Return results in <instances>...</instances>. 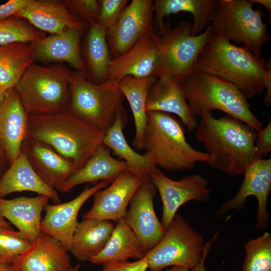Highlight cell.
Wrapping results in <instances>:
<instances>
[{
    "mask_svg": "<svg viewBox=\"0 0 271 271\" xmlns=\"http://www.w3.org/2000/svg\"><path fill=\"white\" fill-rule=\"evenodd\" d=\"M196 70L218 76L234 85L250 99L265 90L263 102L271 104V63L244 46L212 33L197 61Z\"/></svg>",
    "mask_w": 271,
    "mask_h": 271,
    "instance_id": "6da1fadb",
    "label": "cell"
},
{
    "mask_svg": "<svg viewBox=\"0 0 271 271\" xmlns=\"http://www.w3.org/2000/svg\"><path fill=\"white\" fill-rule=\"evenodd\" d=\"M195 129L196 138L209 157L207 163L230 177L243 175L260 159L255 147L256 130L237 119L227 115L216 118L207 113Z\"/></svg>",
    "mask_w": 271,
    "mask_h": 271,
    "instance_id": "7a4b0ae2",
    "label": "cell"
},
{
    "mask_svg": "<svg viewBox=\"0 0 271 271\" xmlns=\"http://www.w3.org/2000/svg\"><path fill=\"white\" fill-rule=\"evenodd\" d=\"M105 132L68 107L49 113L29 114L27 138L49 145L77 169L102 144Z\"/></svg>",
    "mask_w": 271,
    "mask_h": 271,
    "instance_id": "3957f363",
    "label": "cell"
},
{
    "mask_svg": "<svg viewBox=\"0 0 271 271\" xmlns=\"http://www.w3.org/2000/svg\"><path fill=\"white\" fill-rule=\"evenodd\" d=\"M143 150L157 167L170 172L189 170L198 163L207 162L205 153L194 149L187 141L182 124L170 113L148 111Z\"/></svg>",
    "mask_w": 271,
    "mask_h": 271,
    "instance_id": "277c9868",
    "label": "cell"
},
{
    "mask_svg": "<svg viewBox=\"0 0 271 271\" xmlns=\"http://www.w3.org/2000/svg\"><path fill=\"white\" fill-rule=\"evenodd\" d=\"M183 83L187 103L195 117L219 110L242 121L257 132L262 128V122L252 112L247 99L230 82L195 70Z\"/></svg>",
    "mask_w": 271,
    "mask_h": 271,
    "instance_id": "5b68a950",
    "label": "cell"
},
{
    "mask_svg": "<svg viewBox=\"0 0 271 271\" xmlns=\"http://www.w3.org/2000/svg\"><path fill=\"white\" fill-rule=\"evenodd\" d=\"M192 24L180 21L172 28L169 22L154 32L158 50V63L155 74L158 78L170 75L183 82L196 70L199 57L211 35L208 26L201 34L191 35Z\"/></svg>",
    "mask_w": 271,
    "mask_h": 271,
    "instance_id": "8992f818",
    "label": "cell"
},
{
    "mask_svg": "<svg viewBox=\"0 0 271 271\" xmlns=\"http://www.w3.org/2000/svg\"><path fill=\"white\" fill-rule=\"evenodd\" d=\"M72 72L61 64L31 65L15 87L28 113H49L68 107Z\"/></svg>",
    "mask_w": 271,
    "mask_h": 271,
    "instance_id": "52a82bcc",
    "label": "cell"
},
{
    "mask_svg": "<svg viewBox=\"0 0 271 271\" xmlns=\"http://www.w3.org/2000/svg\"><path fill=\"white\" fill-rule=\"evenodd\" d=\"M250 0H219L209 21L212 34L243 44L256 55L270 40L260 9L254 10Z\"/></svg>",
    "mask_w": 271,
    "mask_h": 271,
    "instance_id": "ba28073f",
    "label": "cell"
},
{
    "mask_svg": "<svg viewBox=\"0 0 271 271\" xmlns=\"http://www.w3.org/2000/svg\"><path fill=\"white\" fill-rule=\"evenodd\" d=\"M70 86L68 108L86 121L105 132L115 121L125 98L118 83L108 79L100 84H94L74 71Z\"/></svg>",
    "mask_w": 271,
    "mask_h": 271,
    "instance_id": "9c48e42d",
    "label": "cell"
},
{
    "mask_svg": "<svg viewBox=\"0 0 271 271\" xmlns=\"http://www.w3.org/2000/svg\"><path fill=\"white\" fill-rule=\"evenodd\" d=\"M204 244L201 235L176 214L162 239L144 257L149 271L177 266L190 270L201 261Z\"/></svg>",
    "mask_w": 271,
    "mask_h": 271,
    "instance_id": "30bf717a",
    "label": "cell"
},
{
    "mask_svg": "<svg viewBox=\"0 0 271 271\" xmlns=\"http://www.w3.org/2000/svg\"><path fill=\"white\" fill-rule=\"evenodd\" d=\"M153 1L132 0L116 22L106 31L110 55L117 57L154 29Z\"/></svg>",
    "mask_w": 271,
    "mask_h": 271,
    "instance_id": "8fae6325",
    "label": "cell"
},
{
    "mask_svg": "<svg viewBox=\"0 0 271 271\" xmlns=\"http://www.w3.org/2000/svg\"><path fill=\"white\" fill-rule=\"evenodd\" d=\"M149 178L159 192L163 204L161 223L166 230L180 207L187 202H207L211 190L208 180L198 174L174 180L158 168Z\"/></svg>",
    "mask_w": 271,
    "mask_h": 271,
    "instance_id": "7c38bea8",
    "label": "cell"
},
{
    "mask_svg": "<svg viewBox=\"0 0 271 271\" xmlns=\"http://www.w3.org/2000/svg\"><path fill=\"white\" fill-rule=\"evenodd\" d=\"M243 175V181L237 193L222 205L217 216L221 217L231 210H241L247 198L253 196L258 202L256 227L264 229L269 219L267 204L271 189V159L256 160L248 166Z\"/></svg>",
    "mask_w": 271,
    "mask_h": 271,
    "instance_id": "4fadbf2b",
    "label": "cell"
},
{
    "mask_svg": "<svg viewBox=\"0 0 271 271\" xmlns=\"http://www.w3.org/2000/svg\"><path fill=\"white\" fill-rule=\"evenodd\" d=\"M157 192L150 179H146L131 199L124 217L146 253L160 241L166 230L154 209V198Z\"/></svg>",
    "mask_w": 271,
    "mask_h": 271,
    "instance_id": "5bb4252c",
    "label": "cell"
},
{
    "mask_svg": "<svg viewBox=\"0 0 271 271\" xmlns=\"http://www.w3.org/2000/svg\"><path fill=\"white\" fill-rule=\"evenodd\" d=\"M146 179L128 170L122 171L110 186L93 195V205L83 219L117 222L123 218L131 199Z\"/></svg>",
    "mask_w": 271,
    "mask_h": 271,
    "instance_id": "9a60e30c",
    "label": "cell"
},
{
    "mask_svg": "<svg viewBox=\"0 0 271 271\" xmlns=\"http://www.w3.org/2000/svg\"><path fill=\"white\" fill-rule=\"evenodd\" d=\"M108 184L107 181H101L93 187L86 186L77 197L68 202L47 204L41 223V232L58 240L69 251L81 208L97 191L104 188Z\"/></svg>",
    "mask_w": 271,
    "mask_h": 271,
    "instance_id": "2e32d148",
    "label": "cell"
},
{
    "mask_svg": "<svg viewBox=\"0 0 271 271\" xmlns=\"http://www.w3.org/2000/svg\"><path fill=\"white\" fill-rule=\"evenodd\" d=\"M29 114L15 88L5 93L0 107V147L12 164L27 138Z\"/></svg>",
    "mask_w": 271,
    "mask_h": 271,
    "instance_id": "e0dca14e",
    "label": "cell"
},
{
    "mask_svg": "<svg viewBox=\"0 0 271 271\" xmlns=\"http://www.w3.org/2000/svg\"><path fill=\"white\" fill-rule=\"evenodd\" d=\"M154 32L143 36L122 55L111 59L108 67V79L118 83L128 76L135 78L155 76L158 50Z\"/></svg>",
    "mask_w": 271,
    "mask_h": 271,
    "instance_id": "ac0fdd59",
    "label": "cell"
},
{
    "mask_svg": "<svg viewBox=\"0 0 271 271\" xmlns=\"http://www.w3.org/2000/svg\"><path fill=\"white\" fill-rule=\"evenodd\" d=\"M16 17L43 32L58 34L68 28L86 31L89 24L72 15L63 1L31 0Z\"/></svg>",
    "mask_w": 271,
    "mask_h": 271,
    "instance_id": "d6986e66",
    "label": "cell"
},
{
    "mask_svg": "<svg viewBox=\"0 0 271 271\" xmlns=\"http://www.w3.org/2000/svg\"><path fill=\"white\" fill-rule=\"evenodd\" d=\"M68 252L58 240L41 232L12 264L16 271H67L72 267Z\"/></svg>",
    "mask_w": 271,
    "mask_h": 271,
    "instance_id": "ffe728a7",
    "label": "cell"
},
{
    "mask_svg": "<svg viewBox=\"0 0 271 271\" xmlns=\"http://www.w3.org/2000/svg\"><path fill=\"white\" fill-rule=\"evenodd\" d=\"M146 109L147 112L156 111L177 115L189 131H194L198 124L187 103L183 81L170 75L157 78L149 92Z\"/></svg>",
    "mask_w": 271,
    "mask_h": 271,
    "instance_id": "44dd1931",
    "label": "cell"
},
{
    "mask_svg": "<svg viewBox=\"0 0 271 271\" xmlns=\"http://www.w3.org/2000/svg\"><path fill=\"white\" fill-rule=\"evenodd\" d=\"M84 30L68 28L63 32L44 37L32 43L35 61L65 62L84 76L80 41Z\"/></svg>",
    "mask_w": 271,
    "mask_h": 271,
    "instance_id": "7402d4cb",
    "label": "cell"
},
{
    "mask_svg": "<svg viewBox=\"0 0 271 271\" xmlns=\"http://www.w3.org/2000/svg\"><path fill=\"white\" fill-rule=\"evenodd\" d=\"M21 150L39 176L56 190L77 170L72 162L44 143L27 138Z\"/></svg>",
    "mask_w": 271,
    "mask_h": 271,
    "instance_id": "603a6c76",
    "label": "cell"
},
{
    "mask_svg": "<svg viewBox=\"0 0 271 271\" xmlns=\"http://www.w3.org/2000/svg\"><path fill=\"white\" fill-rule=\"evenodd\" d=\"M50 199L43 195L12 199L0 198V215L30 242L41 233L42 212Z\"/></svg>",
    "mask_w": 271,
    "mask_h": 271,
    "instance_id": "cb8c5ba5",
    "label": "cell"
},
{
    "mask_svg": "<svg viewBox=\"0 0 271 271\" xmlns=\"http://www.w3.org/2000/svg\"><path fill=\"white\" fill-rule=\"evenodd\" d=\"M131 172L127 164L113 158L105 145H100L80 168L59 187L57 191L68 192L77 186L86 183L106 181L111 183L122 171Z\"/></svg>",
    "mask_w": 271,
    "mask_h": 271,
    "instance_id": "d4e9b609",
    "label": "cell"
},
{
    "mask_svg": "<svg viewBox=\"0 0 271 271\" xmlns=\"http://www.w3.org/2000/svg\"><path fill=\"white\" fill-rule=\"evenodd\" d=\"M23 191L45 195L54 204L60 202L57 191L47 185L39 176L21 150L0 179V198L13 193Z\"/></svg>",
    "mask_w": 271,
    "mask_h": 271,
    "instance_id": "484cf974",
    "label": "cell"
},
{
    "mask_svg": "<svg viewBox=\"0 0 271 271\" xmlns=\"http://www.w3.org/2000/svg\"><path fill=\"white\" fill-rule=\"evenodd\" d=\"M127 121V112L122 106L119 110L113 124L105 131L102 144L125 162L131 172L149 178L158 167L147 154H140L129 146L123 132Z\"/></svg>",
    "mask_w": 271,
    "mask_h": 271,
    "instance_id": "4316f807",
    "label": "cell"
},
{
    "mask_svg": "<svg viewBox=\"0 0 271 271\" xmlns=\"http://www.w3.org/2000/svg\"><path fill=\"white\" fill-rule=\"evenodd\" d=\"M114 226L109 220L83 219L77 225L69 251L79 261H90L104 247Z\"/></svg>",
    "mask_w": 271,
    "mask_h": 271,
    "instance_id": "83f0119b",
    "label": "cell"
},
{
    "mask_svg": "<svg viewBox=\"0 0 271 271\" xmlns=\"http://www.w3.org/2000/svg\"><path fill=\"white\" fill-rule=\"evenodd\" d=\"M83 54L86 79L96 84L108 80L112 58L106 39V30L97 22L90 23L86 31Z\"/></svg>",
    "mask_w": 271,
    "mask_h": 271,
    "instance_id": "f1b7e54d",
    "label": "cell"
},
{
    "mask_svg": "<svg viewBox=\"0 0 271 271\" xmlns=\"http://www.w3.org/2000/svg\"><path fill=\"white\" fill-rule=\"evenodd\" d=\"M146 252L140 241L122 218L117 222L103 249L90 261L95 264L142 259Z\"/></svg>",
    "mask_w": 271,
    "mask_h": 271,
    "instance_id": "f546056e",
    "label": "cell"
},
{
    "mask_svg": "<svg viewBox=\"0 0 271 271\" xmlns=\"http://www.w3.org/2000/svg\"><path fill=\"white\" fill-rule=\"evenodd\" d=\"M218 0H156L153 8L154 29H158L164 23V19L171 14L187 12L193 18L191 35L202 33L209 23L211 14L217 8Z\"/></svg>",
    "mask_w": 271,
    "mask_h": 271,
    "instance_id": "4dcf8cb0",
    "label": "cell"
},
{
    "mask_svg": "<svg viewBox=\"0 0 271 271\" xmlns=\"http://www.w3.org/2000/svg\"><path fill=\"white\" fill-rule=\"evenodd\" d=\"M157 80L153 76L143 78L128 76L118 82L119 88L128 101L133 114L136 132L132 145L138 150H143V138L147 120V99Z\"/></svg>",
    "mask_w": 271,
    "mask_h": 271,
    "instance_id": "1f68e13d",
    "label": "cell"
},
{
    "mask_svg": "<svg viewBox=\"0 0 271 271\" xmlns=\"http://www.w3.org/2000/svg\"><path fill=\"white\" fill-rule=\"evenodd\" d=\"M35 61L31 43L0 45V89L6 92L15 88L28 68Z\"/></svg>",
    "mask_w": 271,
    "mask_h": 271,
    "instance_id": "d6a6232c",
    "label": "cell"
},
{
    "mask_svg": "<svg viewBox=\"0 0 271 271\" xmlns=\"http://www.w3.org/2000/svg\"><path fill=\"white\" fill-rule=\"evenodd\" d=\"M242 271H271V235L268 232L245 244Z\"/></svg>",
    "mask_w": 271,
    "mask_h": 271,
    "instance_id": "836d02e7",
    "label": "cell"
},
{
    "mask_svg": "<svg viewBox=\"0 0 271 271\" xmlns=\"http://www.w3.org/2000/svg\"><path fill=\"white\" fill-rule=\"evenodd\" d=\"M45 36V33L16 16L0 21V45L17 42L32 43Z\"/></svg>",
    "mask_w": 271,
    "mask_h": 271,
    "instance_id": "e575fe53",
    "label": "cell"
},
{
    "mask_svg": "<svg viewBox=\"0 0 271 271\" xmlns=\"http://www.w3.org/2000/svg\"><path fill=\"white\" fill-rule=\"evenodd\" d=\"M30 244L18 231L0 229V261L13 263Z\"/></svg>",
    "mask_w": 271,
    "mask_h": 271,
    "instance_id": "d590c367",
    "label": "cell"
},
{
    "mask_svg": "<svg viewBox=\"0 0 271 271\" xmlns=\"http://www.w3.org/2000/svg\"><path fill=\"white\" fill-rule=\"evenodd\" d=\"M70 13L89 24L97 22L100 2L97 0H63Z\"/></svg>",
    "mask_w": 271,
    "mask_h": 271,
    "instance_id": "8d00e7d4",
    "label": "cell"
},
{
    "mask_svg": "<svg viewBox=\"0 0 271 271\" xmlns=\"http://www.w3.org/2000/svg\"><path fill=\"white\" fill-rule=\"evenodd\" d=\"M100 10L97 23L106 31L118 20L127 0H99Z\"/></svg>",
    "mask_w": 271,
    "mask_h": 271,
    "instance_id": "74e56055",
    "label": "cell"
},
{
    "mask_svg": "<svg viewBox=\"0 0 271 271\" xmlns=\"http://www.w3.org/2000/svg\"><path fill=\"white\" fill-rule=\"evenodd\" d=\"M256 154L259 159L271 151V121L264 127L257 132L255 141Z\"/></svg>",
    "mask_w": 271,
    "mask_h": 271,
    "instance_id": "f35d334b",
    "label": "cell"
},
{
    "mask_svg": "<svg viewBox=\"0 0 271 271\" xmlns=\"http://www.w3.org/2000/svg\"><path fill=\"white\" fill-rule=\"evenodd\" d=\"M148 263L145 257L134 261L109 263L103 264L100 271H147Z\"/></svg>",
    "mask_w": 271,
    "mask_h": 271,
    "instance_id": "ab89813d",
    "label": "cell"
},
{
    "mask_svg": "<svg viewBox=\"0 0 271 271\" xmlns=\"http://www.w3.org/2000/svg\"><path fill=\"white\" fill-rule=\"evenodd\" d=\"M31 0H9L0 5V21L15 16Z\"/></svg>",
    "mask_w": 271,
    "mask_h": 271,
    "instance_id": "60d3db41",
    "label": "cell"
},
{
    "mask_svg": "<svg viewBox=\"0 0 271 271\" xmlns=\"http://www.w3.org/2000/svg\"><path fill=\"white\" fill-rule=\"evenodd\" d=\"M218 234V233H216L213 236L211 239L205 243L203 255L201 261L195 267L190 270V271H207L205 266V261L213 242L216 238Z\"/></svg>",
    "mask_w": 271,
    "mask_h": 271,
    "instance_id": "b9f144b4",
    "label": "cell"
},
{
    "mask_svg": "<svg viewBox=\"0 0 271 271\" xmlns=\"http://www.w3.org/2000/svg\"><path fill=\"white\" fill-rule=\"evenodd\" d=\"M250 1L253 3H257L263 6L266 9H267L269 12L271 11V1L270 0H250Z\"/></svg>",
    "mask_w": 271,
    "mask_h": 271,
    "instance_id": "7bdbcfd3",
    "label": "cell"
},
{
    "mask_svg": "<svg viewBox=\"0 0 271 271\" xmlns=\"http://www.w3.org/2000/svg\"><path fill=\"white\" fill-rule=\"evenodd\" d=\"M0 271H16L12 263L0 261Z\"/></svg>",
    "mask_w": 271,
    "mask_h": 271,
    "instance_id": "ee69618b",
    "label": "cell"
},
{
    "mask_svg": "<svg viewBox=\"0 0 271 271\" xmlns=\"http://www.w3.org/2000/svg\"><path fill=\"white\" fill-rule=\"evenodd\" d=\"M6 160H7L6 154L3 149L0 147V173L3 168Z\"/></svg>",
    "mask_w": 271,
    "mask_h": 271,
    "instance_id": "f6af8a7d",
    "label": "cell"
},
{
    "mask_svg": "<svg viewBox=\"0 0 271 271\" xmlns=\"http://www.w3.org/2000/svg\"><path fill=\"white\" fill-rule=\"evenodd\" d=\"M12 228L10 223L0 215V229Z\"/></svg>",
    "mask_w": 271,
    "mask_h": 271,
    "instance_id": "bcb514c9",
    "label": "cell"
},
{
    "mask_svg": "<svg viewBox=\"0 0 271 271\" xmlns=\"http://www.w3.org/2000/svg\"><path fill=\"white\" fill-rule=\"evenodd\" d=\"M190 270L186 267L182 266H173L170 269H166L165 271H189Z\"/></svg>",
    "mask_w": 271,
    "mask_h": 271,
    "instance_id": "7dc6e473",
    "label": "cell"
},
{
    "mask_svg": "<svg viewBox=\"0 0 271 271\" xmlns=\"http://www.w3.org/2000/svg\"><path fill=\"white\" fill-rule=\"evenodd\" d=\"M5 93L3 92L1 89H0V107L4 101Z\"/></svg>",
    "mask_w": 271,
    "mask_h": 271,
    "instance_id": "c3c4849f",
    "label": "cell"
},
{
    "mask_svg": "<svg viewBox=\"0 0 271 271\" xmlns=\"http://www.w3.org/2000/svg\"><path fill=\"white\" fill-rule=\"evenodd\" d=\"M80 268L79 264H76L75 266L72 267L70 269L67 271H78Z\"/></svg>",
    "mask_w": 271,
    "mask_h": 271,
    "instance_id": "681fc988",
    "label": "cell"
}]
</instances>
